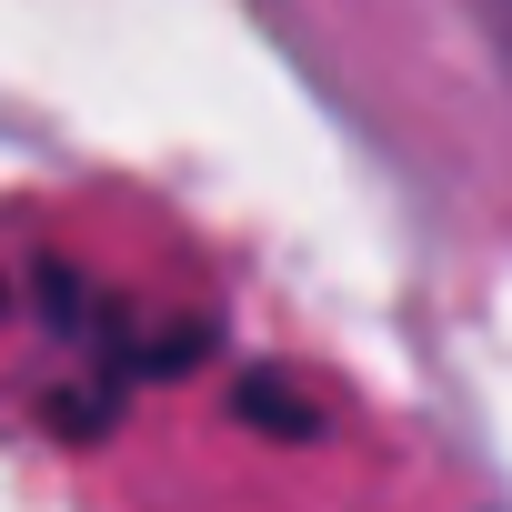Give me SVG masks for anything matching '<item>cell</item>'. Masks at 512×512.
<instances>
[{
  "label": "cell",
  "instance_id": "1",
  "mask_svg": "<svg viewBox=\"0 0 512 512\" xmlns=\"http://www.w3.org/2000/svg\"><path fill=\"white\" fill-rule=\"evenodd\" d=\"M482 41H492V61L512 71V0H482Z\"/></svg>",
  "mask_w": 512,
  "mask_h": 512
}]
</instances>
